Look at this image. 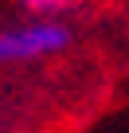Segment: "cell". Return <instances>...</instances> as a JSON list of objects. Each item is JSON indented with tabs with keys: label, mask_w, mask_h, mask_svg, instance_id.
I'll list each match as a JSON object with an SVG mask.
<instances>
[{
	"label": "cell",
	"mask_w": 129,
	"mask_h": 133,
	"mask_svg": "<svg viewBox=\"0 0 129 133\" xmlns=\"http://www.w3.org/2000/svg\"><path fill=\"white\" fill-rule=\"evenodd\" d=\"M74 31L59 16H31L24 24L0 28V66H20V63H39L55 59L71 47Z\"/></svg>",
	"instance_id": "6da1fadb"
},
{
	"label": "cell",
	"mask_w": 129,
	"mask_h": 133,
	"mask_svg": "<svg viewBox=\"0 0 129 133\" xmlns=\"http://www.w3.org/2000/svg\"><path fill=\"white\" fill-rule=\"evenodd\" d=\"M20 4L28 8V16H59L71 0H20Z\"/></svg>",
	"instance_id": "7a4b0ae2"
}]
</instances>
